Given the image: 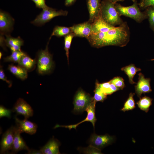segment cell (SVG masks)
Segmentation results:
<instances>
[{"instance_id":"cell-3","label":"cell","mask_w":154,"mask_h":154,"mask_svg":"<svg viewBox=\"0 0 154 154\" xmlns=\"http://www.w3.org/2000/svg\"><path fill=\"white\" fill-rule=\"evenodd\" d=\"M138 5L136 0L132 5L129 6H123L117 3L115 4L116 9L120 16H124L128 17L137 23H140L147 19V17L145 12L140 11Z\"/></svg>"},{"instance_id":"cell-1","label":"cell","mask_w":154,"mask_h":154,"mask_svg":"<svg viewBox=\"0 0 154 154\" xmlns=\"http://www.w3.org/2000/svg\"><path fill=\"white\" fill-rule=\"evenodd\" d=\"M129 28L126 22L105 32L92 33L87 38L93 47L100 48L108 46H125L130 39Z\"/></svg>"},{"instance_id":"cell-12","label":"cell","mask_w":154,"mask_h":154,"mask_svg":"<svg viewBox=\"0 0 154 154\" xmlns=\"http://www.w3.org/2000/svg\"><path fill=\"white\" fill-rule=\"evenodd\" d=\"M16 127L21 133L25 132L30 135L35 134L37 131V125L27 119L21 120L16 117H15Z\"/></svg>"},{"instance_id":"cell-18","label":"cell","mask_w":154,"mask_h":154,"mask_svg":"<svg viewBox=\"0 0 154 154\" xmlns=\"http://www.w3.org/2000/svg\"><path fill=\"white\" fill-rule=\"evenodd\" d=\"M92 33L106 32L115 27L110 25L105 22L102 18L100 14L99 16L92 23Z\"/></svg>"},{"instance_id":"cell-24","label":"cell","mask_w":154,"mask_h":154,"mask_svg":"<svg viewBox=\"0 0 154 154\" xmlns=\"http://www.w3.org/2000/svg\"><path fill=\"white\" fill-rule=\"evenodd\" d=\"M152 99L150 98L145 96L140 98L139 100L136 102L137 104L141 110L147 112L152 104Z\"/></svg>"},{"instance_id":"cell-14","label":"cell","mask_w":154,"mask_h":154,"mask_svg":"<svg viewBox=\"0 0 154 154\" xmlns=\"http://www.w3.org/2000/svg\"><path fill=\"white\" fill-rule=\"evenodd\" d=\"M101 3V0H87L89 23H92L100 15Z\"/></svg>"},{"instance_id":"cell-19","label":"cell","mask_w":154,"mask_h":154,"mask_svg":"<svg viewBox=\"0 0 154 154\" xmlns=\"http://www.w3.org/2000/svg\"><path fill=\"white\" fill-rule=\"evenodd\" d=\"M5 42L6 45L11 49L12 52L21 50V47L24 43L23 40L20 37L14 38L10 35L6 36Z\"/></svg>"},{"instance_id":"cell-42","label":"cell","mask_w":154,"mask_h":154,"mask_svg":"<svg viewBox=\"0 0 154 154\" xmlns=\"http://www.w3.org/2000/svg\"><path fill=\"white\" fill-rule=\"evenodd\" d=\"M154 60V59H152V60Z\"/></svg>"},{"instance_id":"cell-16","label":"cell","mask_w":154,"mask_h":154,"mask_svg":"<svg viewBox=\"0 0 154 154\" xmlns=\"http://www.w3.org/2000/svg\"><path fill=\"white\" fill-rule=\"evenodd\" d=\"M60 145L58 140L53 137L40 150L42 154H60L59 147Z\"/></svg>"},{"instance_id":"cell-20","label":"cell","mask_w":154,"mask_h":154,"mask_svg":"<svg viewBox=\"0 0 154 154\" xmlns=\"http://www.w3.org/2000/svg\"><path fill=\"white\" fill-rule=\"evenodd\" d=\"M8 69L12 74L22 80H25L27 77L28 70L21 66L11 64L9 65Z\"/></svg>"},{"instance_id":"cell-4","label":"cell","mask_w":154,"mask_h":154,"mask_svg":"<svg viewBox=\"0 0 154 154\" xmlns=\"http://www.w3.org/2000/svg\"><path fill=\"white\" fill-rule=\"evenodd\" d=\"M48 43L45 49L40 51L38 54L37 70L38 73L40 74L50 73L53 66L52 56L48 50Z\"/></svg>"},{"instance_id":"cell-39","label":"cell","mask_w":154,"mask_h":154,"mask_svg":"<svg viewBox=\"0 0 154 154\" xmlns=\"http://www.w3.org/2000/svg\"><path fill=\"white\" fill-rule=\"evenodd\" d=\"M108 0L115 4L118 2L123 1L125 0Z\"/></svg>"},{"instance_id":"cell-36","label":"cell","mask_w":154,"mask_h":154,"mask_svg":"<svg viewBox=\"0 0 154 154\" xmlns=\"http://www.w3.org/2000/svg\"><path fill=\"white\" fill-rule=\"evenodd\" d=\"M0 79L7 83L10 87L11 86L12 84L11 82L7 79L4 71L1 66L0 69Z\"/></svg>"},{"instance_id":"cell-13","label":"cell","mask_w":154,"mask_h":154,"mask_svg":"<svg viewBox=\"0 0 154 154\" xmlns=\"http://www.w3.org/2000/svg\"><path fill=\"white\" fill-rule=\"evenodd\" d=\"M70 28L75 36L87 38L92 33V23L88 21L74 25Z\"/></svg>"},{"instance_id":"cell-26","label":"cell","mask_w":154,"mask_h":154,"mask_svg":"<svg viewBox=\"0 0 154 154\" xmlns=\"http://www.w3.org/2000/svg\"><path fill=\"white\" fill-rule=\"evenodd\" d=\"M135 93H131L129 95V96L125 102L123 108L121 110L123 112L129 110H132L135 107V104L133 99V96Z\"/></svg>"},{"instance_id":"cell-30","label":"cell","mask_w":154,"mask_h":154,"mask_svg":"<svg viewBox=\"0 0 154 154\" xmlns=\"http://www.w3.org/2000/svg\"><path fill=\"white\" fill-rule=\"evenodd\" d=\"M74 36V34L71 33L64 37V48L66 51V54L67 57L68 64H69V50L70 48L72 39Z\"/></svg>"},{"instance_id":"cell-22","label":"cell","mask_w":154,"mask_h":154,"mask_svg":"<svg viewBox=\"0 0 154 154\" xmlns=\"http://www.w3.org/2000/svg\"><path fill=\"white\" fill-rule=\"evenodd\" d=\"M36 63V59H33L26 54L23 55L18 63L19 65L26 68L28 71L33 70Z\"/></svg>"},{"instance_id":"cell-23","label":"cell","mask_w":154,"mask_h":154,"mask_svg":"<svg viewBox=\"0 0 154 154\" xmlns=\"http://www.w3.org/2000/svg\"><path fill=\"white\" fill-rule=\"evenodd\" d=\"M98 84L102 91L106 95H110L120 90L110 81L102 83H99L98 82Z\"/></svg>"},{"instance_id":"cell-15","label":"cell","mask_w":154,"mask_h":154,"mask_svg":"<svg viewBox=\"0 0 154 154\" xmlns=\"http://www.w3.org/2000/svg\"><path fill=\"white\" fill-rule=\"evenodd\" d=\"M21 133L16 126H15L14 138L11 150L15 153L22 150L28 151L30 149L20 135Z\"/></svg>"},{"instance_id":"cell-6","label":"cell","mask_w":154,"mask_h":154,"mask_svg":"<svg viewBox=\"0 0 154 154\" xmlns=\"http://www.w3.org/2000/svg\"><path fill=\"white\" fill-rule=\"evenodd\" d=\"M42 9V11L31 22V23L37 25H41L48 22L55 17L59 16H66L68 14L67 11L62 10L56 11L48 7Z\"/></svg>"},{"instance_id":"cell-25","label":"cell","mask_w":154,"mask_h":154,"mask_svg":"<svg viewBox=\"0 0 154 154\" xmlns=\"http://www.w3.org/2000/svg\"><path fill=\"white\" fill-rule=\"evenodd\" d=\"M72 33L70 27L56 26L54 28L51 37L53 36L57 37L64 36Z\"/></svg>"},{"instance_id":"cell-10","label":"cell","mask_w":154,"mask_h":154,"mask_svg":"<svg viewBox=\"0 0 154 154\" xmlns=\"http://www.w3.org/2000/svg\"><path fill=\"white\" fill-rule=\"evenodd\" d=\"M12 110L17 114L23 116L25 119H27L33 115V111L31 106L21 98L18 99Z\"/></svg>"},{"instance_id":"cell-5","label":"cell","mask_w":154,"mask_h":154,"mask_svg":"<svg viewBox=\"0 0 154 154\" xmlns=\"http://www.w3.org/2000/svg\"><path fill=\"white\" fill-rule=\"evenodd\" d=\"M93 100V97L89 94L82 89H79L74 98L73 112L76 113L83 112Z\"/></svg>"},{"instance_id":"cell-17","label":"cell","mask_w":154,"mask_h":154,"mask_svg":"<svg viewBox=\"0 0 154 154\" xmlns=\"http://www.w3.org/2000/svg\"><path fill=\"white\" fill-rule=\"evenodd\" d=\"M13 23L14 20L9 15L6 13L0 11V30L1 33L10 31Z\"/></svg>"},{"instance_id":"cell-27","label":"cell","mask_w":154,"mask_h":154,"mask_svg":"<svg viewBox=\"0 0 154 154\" xmlns=\"http://www.w3.org/2000/svg\"><path fill=\"white\" fill-rule=\"evenodd\" d=\"M25 54L21 50L13 51L10 56L4 58V60L6 62H11L18 63L21 56Z\"/></svg>"},{"instance_id":"cell-9","label":"cell","mask_w":154,"mask_h":154,"mask_svg":"<svg viewBox=\"0 0 154 154\" xmlns=\"http://www.w3.org/2000/svg\"><path fill=\"white\" fill-rule=\"evenodd\" d=\"M114 139L113 136L108 134L99 135L94 133L91 136L88 142L90 145L101 149L111 144Z\"/></svg>"},{"instance_id":"cell-38","label":"cell","mask_w":154,"mask_h":154,"mask_svg":"<svg viewBox=\"0 0 154 154\" xmlns=\"http://www.w3.org/2000/svg\"><path fill=\"white\" fill-rule=\"evenodd\" d=\"M76 0H65V5L66 6H69L73 3Z\"/></svg>"},{"instance_id":"cell-29","label":"cell","mask_w":154,"mask_h":154,"mask_svg":"<svg viewBox=\"0 0 154 154\" xmlns=\"http://www.w3.org/2000/svg\"><path fill=\"white\" fill-rule=\"evenodd\" d=\"M78 150L80 153H82L84 154H102L101 152V149H99L90 145L87 147H78Z\"/></svg>"},{"instance_id":"cell-31","label":"cell","mask_w":154,"mask_h":154,"mask_svg":"<svg viewBox=\"0 0 154 154\" xmlns=\"http://www.w3.org/2000/svg\"><path fill=\"white\" fill-rule=\"evenodd\" d=\"M144 12L148 18L151 28L154 29V6L149 7L146 8Z\"/></svg>"},{"instance_id":"cell-32","label":"cell","mask_w":154,"mask_h":154,"mask_svg":"<svg viewBox=\"0 0 154 154\" xmlns=\"http://www.w3.org/2000/svg\"><path fill=\"white\" fill-rule=\"evenodd\" d=\"M110 81L120 90L123 89L125 87L124 80L121 77H115Z\"/></svg>"},{"instance_id":"cell-33","label":"cell","mask_w":154,"mask_h":154,"mask_svg":"<svg viewBox=\"0 0 154 154\" xmlns=\"http://www.w3.org/2000/svg\"><path fill=\"white\" fill-rule=\"evenodd\" d=\"M138 4L140 8L146 9L149 7L154 6V0H139Z\"/></svg>"},{"instance_id":"cell-41","label":"cell","mask_w":154,"mask_h":154,"mask_svg":"<svg viewBox=\"0 0 154 154\" xmlns=\"http://www.w3.org/2000/svg\"><path fill=\"white\" fill-rule=\"evenodd\" d=\"M131 0L132 1H133V2H134L136 0Z\"/></svg>"},{"instance_id":"cell-8","label":"cell","mask_w":154,"mask_h":154,"mask_svg":"<svg viewBox=\"0 0 154 154\" xmlns=\"http://www.w3.org/2000/svg\"><path fill=\"white\" fill-rule=\"evenodd\" d=\"M15 126H12L3 134L0 143V153L5 154L11 150L13 145Z\"/></svg>"},{"instance_id":"cell-35","label":"cell","mask_w":154,"mask_h":154,"mask_svg":"<svg viewBox=\"0 0 154 154\" xmlns=\"http://www.w3.org/2000/svg\"><path fill=\"white\" fill-rule=\"evenodd\" d=\"M35 3L37 7L42 9L48 7L46 4L45 0H31Z\"/></svg>"},{"instance_id":"cell-43","label":"cell","mask_w":154,"mask_h":154,"mask_svg":"<svg viewBox=\"0 0 154 154\" xmlns=\"http://www.w3.org/2000/svg\"><path fill=\"white\" fill-rule=\"evenodd\" d=\"M153 31H154V29L153 30Z\"/></svg>"},{"instance_id":"cell-40","label":"cell","mask_w":154,"mask_h":154,"mask_svg":"<svg viewBox=\"0 0 154 154\" xmlns=\"http://www.w3.org/2000/svg\"><path fill=\"white\" fill-rule=\"evenodd\" d=\"M2 53H1V52H0V59H1V58L2 57Z\"/></svg>"},{"instance_id":"cell-11","label":"cell","mask_w":154,"mask_h":154,"mask_svg":"<svg viewBox=\"0 0 154 154\" xmlns=\"http://www.w3.org/2000/svg\"><path fill=\"white\" fill-rule=\"evenodd\" d=\"M138 81L135 86V93L137 97L140 98L142 94L149 93L152 91L150 84L151 80L145 78L141 73L138 74Z\"/></svg>"},{"instance_id":"cell-2","label":"cell","mask_w":154,"mask_h":154,"mask_svg":"<svg viewBox=\"0 0 154 154\" xmlns=\"http://www.w3.org/2000/svg\"><path fill=\"white\" fill-rule=\"evenodd\" d=\"M100 14L105 22L112 26H119L123 23L116 9L115 4L108 0L101 2Z\"/></svg>"},{"instance_id":"cell-37","label":"cell","mask_w":154,"mask_h":154,"mask_svg":"<svg viewBox=\"0 0 154 154\" xmlns=\"http://www.w3.org/2000/svg\"><path fill=\"white\" fill-rule=\"evenodd\" d=\"M27 154H42V152L40 150H37L33 149H30L28 151Z\"/></svg>"},{"instance_id":"cell-21","label":"cell","mask_w":154,"mask_h":154,"mask_svg":"<svg viewBox=\"0 0 154 154\" xmlns=\"http://www.w3.org/2000/svg\"><path fill=\"white\" fill-rule=\"evenodd\" d=\"M121 70L127 75L129 82L131 84H135L133 80V77L137 72L141 70V68L136 67L134 64H132L122 68Z\"/></svg>"},{"instance_id":"cell-34","label":"cell","mask_w":154,"mask_h":154,"mask_svg":"<svg viewBox=\"0 0 154 154\" xmlns=\"http://www.w3.org/2000/svg\"><path fill=\"white\" fill-rule=\"evenodd\" d=\"M12 110L7 109L3 106H0V117H7L10 118Z\"/></svg>"},{"instance_id":"cell-28","label":"cell","mask_w":154,"mask_h":154,"mask_svg":"<svg viewBox=\"0 0 154 154\" xmlns=\"http://www.w3.org/2000/svg\"><path fill=\"white\" fill-rule=\"evenodd\" d=\"M94 95L93 99L96 102H103L107 98L106 95L102 91L98 86V82L96 83L95 88L94 90Z\"/></svg>"},{"instance_id":"cell-7","label":"cell","mask_w":154,"mask_h":154,"mask_svg":"<svg viewBox=\"0 0 154 154\" xmlns=\"http://www.w3.org/2000/svg\"><path fill=\"white\" fill-rule=\"evenodd\" d=\"M96 102L93 100L90 104L86 108L85 111L87 112L86 117L84 119L79 122L77 124L69 125H60L56 124L54 127L55 129L59 127H63L68 129L69 130L74 128L76 129V128L80 124L86 121H89L91 123L95 128V124L97 119L95 115V107Z\"/></svg>"}]
</instances>
